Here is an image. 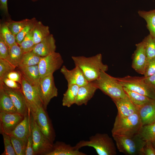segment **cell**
Here are the masks:
<instances>
[{"mask_svg": "<svg viewBox=\"0 0 155 155\" xmlns=\"http://www.w3.org/2000/svg\"><path fill=\"white\" fill-rule=\"evenodd\" d=\"M0 84L11 98L17 112L24 116L28 110V106L25 98L21 89L9 88L2 82Z\"/></svg>", "mask_w": 155, "mask_h": 155, "instance_id": "4fadbf2b", "label": "cell"}, {"mask_svg": "<svg viewBox=\"0 0 155 155\" xmlns=\"http://www.w3.org/2000/svg\"><path fill=\"white\" fill-rule=\"evenodd\" d=\"M154 73H155V57L148 60L144 75L145 77H147Z\"/></svg>", "mask_w": 155, "mask_h": 155, "instance_id": "ab89813d", "label": "cell"}, {"mask_svg": "<svg viewBox=\"0 0 155 155\" xmlns=\"http://www.w3.org/2000/svg\"><path fill=\"white\" fill-rule=\"evenodd\" d=\"M25 155H34L33 149V139L31 130L27 142Z\"/></svg>", "mask_w": 155, "mask_h": 155, "instance_id": "ee69618b", "label": "cell"}, {"mask_svg": "<svg viewBox=\"0 0 155 155\" xmlns=\"http://www.w3.org/2000/svg\"><path fill=\"white\" fill-rule=\"evenodd\" d=\"M31 0L32 1L35 2V1H36L39 0Z\"/></svg>", "mask_w": 155, "mask_h": 155, "instance_id": "c3c4849f", "label": "cell"}, {"mask_svg": "<svg viewBox=\"0 0 155 155\" xmlns=\"http://www.w3.org/2000/svg\"><path fill=\"white\" fill-rule=\"evenodd\" d=\"M123 88L127 96L137 107L153 100L145 95L130 90L126 88L123 87Z\"/></svg>", "mask_w": 155, "mask_h": 155, "instance_id": "83f0119b", "label": "cell"}, {"mask_svg": "<svg viewBox=\"0 0 155 155\" xmlns=\"http://www.w3.org/2000/svg\"><path fill=\"white\" fill-rule=\"evenodd\" d=\"M79 149L88 146L93 148L99 155H115L116 148L112 138L105 133H97L89 138L88 140L80 141L75 146Z\"/></svg>", "mask_w": 155, "mask_h": 155, "instance_id": "3957f363", "label": "cell"}, {"mask_svg": "<svg viewBox=\"0 0 155 155\" xmlns=\"http://www.w3.org/2000/svg\"><path fill=\"white\" fill-rule=\"evenodd\" d=\"M63 63L60 54L55 52L41 57L38 65L40 78L53 74L61 67Z\"/></svg>", "mask_w": 155, "mask_h": 155, "instance_id": "9c48e42d", "label": "cell"}, {"mask_svg": "<svg viewBox=\"0 0 155 155\" xmlns=\"http://www.w3.org/2000/svg\"><path fill=\"white\" fill-rule=\"evenodd\" d=\"M139 155H155V149L151 141H145L140 150Z\"/></svg>", "mask_w": 155, "mask_h": 155, "instance_id": "f35d334b", "label": "cell"}, {"mask_svg": "<svg viewBox=\"0 0 155 155\" xmlns=\"http://www.w3.org/2000/svg\"><path fill=\"white\" fill-rule=\"evenodd\" d=\"M31 124L34 155H46L52 150L53 143L45 137L40 129L31 112Z\"/></svg>", "mask_w": 155, "mask_h": 155, "instance_id": "5b68a950", "label": "cell"}, {"mask_svg": "<svg viewBox=\"0 0 155 155\" xmlns=\"http://www.w3.org/2000/svg\"><path fill=\"white\" fill-rule=\"evenodd\" d=\"M154 9L155 10V9Z\"/></svg>", "mask_w": 155, "mask_h": 155, "instance_id": "681fc988", "label": "cell"}, {"mask_svg": "<svg viewBox=\"0 0 155 155\" xmlns=\"http://www.w3.org/2000/svg\"><path fill=\"white\" fill-rule=\"evenodd\" d=\"M33 40L35 45L50 34L49 27L37 20L32 28Z\"/></svg>", "mask_w": 155, "mask_h": 155, "instance_id": "cb8c5ba5", "label": "cell"}, {"mask_svg": "<svg viewBox=\"0 0 155 155\" xmlns=\"http://www.w3.org/2000/svg\"><path fill=\"white\" fill-rule=\"evenodd\" d=\"M138 13L146 21L150 34L155 38V10L148 11L139 10Z\"/></svg>", "mask_w": 155, "mask_h": 155, "instance_id": "4316f807", "label": "cell"}, {"mask_svg": "<svg viewBox=\"0 0 155 155\" xmlns=\"http://www.w3.org/2000/svg\"><path fill=\"white\" fill-rule=\"evenodd\" d=\"M0 37L9 47L16 43V36L10 31L5 22L0 25Z\"/></svg>", "mask_w": 155, "mask_h": 155, "instance_id": "4dcf8cb0", "label": "cell"}, {"mask_svg": "<svg viewBox=\"0 0 155 155\" xmlns=\"http://www.w3.org/2000/svg\"></svg>", "mask_w": 155, "mask_h": 155, "instance_id": "f907efd6", "label": "cell"}, {"mask_svg": "<svg viewBox=\"0 0 155 155\" xmlns=\"http://www.w3.org/2000/svg\"><path fill=\"white\" fill-rule=\"evenodd\" d=\"M7 87L15 89H21V86L18 83L11 80L7 77L0 80Z\"/></svg>", "mask_w": 155, "mask_h": 155, "instance_id": "b9f144b4", "label": "cell"}, {"mask_svg": "<svg viewBox=\"0 0 155 155\" xmlns=\"http://www.w3.org/2000/svg\"><path fill=\"white\" fill-rule=\"evenodd\" d=\"M10 47L0 37V59H6L9 53Z\"/></svg>", "mask_w": 155, "mask_h": 155, "instance_id": "60d3db41", "label": "cell"}, {"mask_svg": "<svg viewBox=\"0 0 155 155\" xmlns=\"http://www.w3.org/2000/svg\"><path fill=\"white\" fill-rule=\"evenodd\" d=\"M6 77L11 80L18 83L21 85L22 75L20 71L14 70L11 71L7 74Z\"/></svg>", "mask_w": 155, "mask_h": 155, "instance_id": "7bdbcfd3", "label": "cell"}, {"mask_svg": "<svg viewBox=\"0 0 155 155\" xmlns=\"http://www.w3.org/2000/svg\"><path fill=\"white\" fill-rule=\"evenodd\" d=\"M36 21L35 18H32L30 22L16 36V41L18 45H20L25 36L33 28Z\"/></svg>", "mask_w": 155, "mask_h": 155, "instance_id": "74e56055", "label": "cell"}, {"mask_svg": "<svg viewBox=\"0 0 155 155\" xmlns=\"http://www.w3.org/2000/svg\"><path fill=\"white\" fill-rule=\"evenodd\" d=\"M92 82L98 89L112 99L124 98L127 96L123 87L116 78L111 76L106 72L101 71L99 78Z\"/></svg>", "mask_w": 155, "mask_h": 155, "instance_id": "277c9868", "label": "cell"}, {"mask_svg": "<svg viewBox=\"0 0 155 155\" xmlns=\"http://www.w3.org/2000/svg\"><path fill=\"white\" fill-rule=\"evenodd\" d=\"M144 44L148 60L155 57V38L150 34L142 41Z\"/></svg>", "mask_w": 155, "mask_h": 155, "instance_id": "d6a6232c", "label": "cell"}, {"mask_svg": "<svg viewBox=\"0 0 155 155\" xmlns=\"http://www.w3.org/2000/svg\"><path fill=\"white\" fill-rule=\"evenodd\" d=\"M87 154L70 144L60 142L53 144L52 150L46 155H86Z\"/></svg>", "mask_w": 155, "mask_h": 155, "instance_id": "44dd1931", "label": "cell"}, {"mask_svg": "<svg viewBox=\"0 0 155 155\" xmlns=\"http://www.w3.org/2000/svg\"><path fill=\"white\" fill-rule=\"evenodd\" d=\"M16 68L6 59H0V80L6 77L9 73L14 71Z\"/></svg>", "mask_w": 155, "mask_h": 155, "instance_id": "8d00e7d4", "label": "cell"}, {"mask_svg": "<svg viewBox=\"0 0 155 155\" xmlns=\"http://www.w3.org/2000/svg\"><path fill=\"white\" fill-rule=\"evenodd\" d=\"M24 53L16 43L10 47L9 54L6 59L15 67H18Z\"/></svg>", "mask_w": 155, "mask_h": 155, "instance_id": "d4e9b609", "label": "cell"}, {"mask_svg": "<svg viewBox=\"0 0 155 155\" xmlns=\"http://www.w3.org/2000/svg\"><path fill=\"white\" fill-rule=\"evenodd\" d=\"M41 57L32 50L25 53L23 55L19 67L30 66L38 65Z\"/></svg>", "mask_w": 155, "mask_h": 155, "instance_id": "f1b7e54d", "label": "cell"}, {"mask_svg": "<svg viewBox=\"0 0 155 155\" xmlns=\"http://www.w3.org/2000/svg\"><path fill=\"white\" fill-rule=\"evenodd\" d=\"M37 89L43 107L46 110L51 99L57 97L58 94L53 74L41 78Z\"/></svg>", "mask_w": 155, "mask_h": 155, "instance_id": "ba28073f", "label": "cell"}, {"mask_svg": "<svg viewBox=\"0 0 155 155\" xmlns=\"http://www.w3.org/2000/svg\"><path fill=\"white\" fill-rule=\"evenodd\" d=\"M10 135L16 155H25L26 143L21 139Z\"/></svg>", "mask_w": 155, "mask_h": 155, "instance_id": "e575fe53", "label": "cell"}, {"mask_svg": "<svg viewBox=\"0 0 155 155\" xmlns=\"http://www.w3.org/2000/svg\"><path fill=\"white\" fill-rule=\"evenodd\" d=\"M98 89L92 82L80 86L75 104L78 106L86 105Z\"/></svg>", "mask_w": 155, "mask_h": 155, "instance_id": "d6986e66", "label": "cell"}, {"mask_svg": "<svg viewBox=\"0 0 155 155\" xmlns=\"http://www.w3.org/2000/svg\"><path fill=\"white\" fill-rule=\"evenodd\" d=\"M35 45L33 40L32 28L24 37L19 46L25 53L32 50Z\"/></svg>", "mask_w": 155, "mask_h": 155, "instance_id": "836d02e7", "label": "cell"}, {"mask_svg": "<svg viewBox=\"0 0 155 155\" xmlns=\"http://www.w3.org/2000/svg\"><path fill=\"white\" fill-rule=\"evenodd\" d=\"M24 116L18 113L0 111V132L10 135L24 119Z\"/></svg>", "mask_w": 155, "mask_h": 155, "instance_id": "7c38bea8", "label": "cell"}, {"mask_svg": "<svg viewBox=\"0 0 155 155\" xmlns=\"http://www.w3.org/2000/svg\"><path fill=\"white\" fill-rule=\"evenodd\" d=\"M60 71L67 81V86L76 85L80 87L88 82L83 71L78 66H75L73 69L69 70L63 65L61 68Z\"/></svg>", "mask_w": 155, "mask_h": 155, "instance_id": "9a60e30c", "label": "cell"}, {"mask_svg": "<svg viewBox=\"0 0 155 155\" xmlns=\"http://www.w3.org/2000/svg\"><path fill=\"white\" fill-rule=\"evenodd\" d=\"M67 86V90L63 94L62 104L63 106L69 107L75 104L79 86L76 85Z\"/></svg>", "mask_w": 155, "mask_h": 155, "instance_id": "484cf974", "label": "cell"}, {"mask_svg": "<svg viewBox=\"0 0 155 155\" xmlns=\"http://www.w3.org/2000/svg\"><path fill=\"white\" fill-rule=\"evenodd\" d=\"M31 113L42 133L51 142L53 143L55 137V133L46 110L41 106L38 108L35 112Z\"/></svg>", "mask_w": 155, "mask_h": 155, "instance_id": "30bf717a", "label": "cell"}, {"mask_svg": "<svg viewBox=\"0 0 155 155\" xmlns=\"http://www.w3.org/2000/svg\"><path fill=\"white\" fill-rule=\"evenodd\" d=\"M142 126L138 112L126 117L117 115L111 130L112 135L133 136L138 134Z\"/></svg>", "mask_w": 155, "mask_h": 155, "instance_id": "7a4b0ae2", "label": "cell"}, {"mask_svg": "<svg viewBox=\"0 0 155 155\" xmlns=\"http://www.w3.org/2000/svg\"><path fill=\"white\" fill-rule=\"evenodd\" d=\"M143 126L155 123V100L138 107Z\"/></svg>", "mask_w": 155, "mask_h": 155, "instance_id": "ffe728a7", "label": "cell"}, {"mask_svg": "<svg viewBox=\"0 0 155 155\" xmlns=\"http://www.w3.org/2000/svg\"><path fill=\"white\" fill-rule=\"evenodd\" d=\"M55 40L52 34H50L40 42L36 44L32 50L41 57H44L55 52Z\"/></svg>", "mask_w": 155, "mask_h": 155, "instance_id": "ac0fdd59", "label": "cell"}, {"mask_svg": "<svg viewBox=\"0 0 155 155\" xmlns=\"http://www.w3.org/2000/svg\"><path fill=\"white\" fill-rule=\"evenodd\" d=\"M136 49L132 56V67L137 73L144 75L148 59L142 41L136 44Z\"/></svg>", "mask_w": 155, "mask_h": 155, "instance_id": "5bb4252c", "label": "cell"}, {"mask_svg": "<svg viewBox=\"0 0 155 155\" xmlns=\"http://www.w3.org/2000/svg\"><path fill=\"white\" fill-rule=\"evenodd\" d=\"M117 108V114L121 117L131 115L138 112V108L127 96L125 98L112 99Z\"/></svg>", "mask_w": 155, "mask_h": 155, "instance_id": "e0dca14e", "label": "cell"}, {"mask_svg": "<svg viewBox=\"0 0 155 155\" xmlns=\"http://www.w3.org/2000/svg\"><path fill=\"white\" fill-rule=\"evenodd\" d=\"M112 136L118 150L127 155L139 154L140 150L145 142L138 134L133 136L117 135Z\"/></svg>", "mask_w": 155, "mask_h": 155, "instance_id": "52a82bcc", "label": "cell"}, {"mask_svg": "<svg viewBox=\"0 0 155 155\" xmlns=\"http://www.w3.org/2000/svg\"><path fill=\"white\" fill-rule=\"evenodd\" d=\"M2 135L4 146V150L1 155H16L14 150L9 135L3 132H0Z\"/></svg>", "mask_w": 155, "mask_h": 155, "instance_id": "d590c367", "label": "cell"}, {"mask_svg": "<svg viewBox=\"0 0 155 155\" xmlns=\"http://www.w3.org/2000/svg\"><path fill=\"white\" fill-rule=\"evenodd\" d=\"M116 78L123 87L155 100V91L146 83L144 76L141 77L128 75Z\"/></svg>", "mask_w": 155, "mask_h": 155, "instance_id": "8992f818", "label": "cell"}, {"mask_svg": "<svg viewBox=\"0 0 155 155\" xmlns=\"http://www.w3.org/2000/svg\"><path fill=\"white\" fill-rule=\"evenodd\" d=\"M0 111L18 113L11 98L0 84Z\"/></svg>", "mask_w": 155, "mask_h": 155, "instance_id": "603a6c76", "label": "cell"}, {"mask_svg": "<svg viewBox=\"0 0 155 155\" xmlns=\"http://www.w3.org/2000/svg\"><path fill=\"white\" fill-rule=\"evenodd\" d=\"M31 111L28 108L27 112L24 115V119L9 135L21 139L27 143L31 130Z\"/></svg>", "mask_w": 155, "mask_h": 155, "instance_id": "2e32d148", "label": "cell"}, {"mask_svg": "<svg viewBox=\"0 0 155 155\" xmlns=\"http://www.w3.org/2000/svg\"><path fill=\"white\" fill-rule=\"evenodd\" d=\"M138 135L143 140L152 141L155 140V123L143 126Z\"/></svg>", "mask_w": 155, "mask_h": 155, "instance_id": "1f68e13d", "label": "cell"}, {"mask_svg": "<svg viewBox=\"0 0 155 155\" xmlns=\"http://www.w3.org/2000/svg\"><path fill=\"white\" fill-rule=\"evenodd\" d=\"M7 0H0V8L7 17H9L7 6Z\"/></svg>", "mask_w": 155, "mask_h": 155, "instance_id": "bcb514c9", "label": "cell"}, {"mask_svg": "<svg viewBox=\"0 0 155 155\" xmlns=\"http://www.w3.org/2000/svg\"><path fill=\"white\" fill-rule=\"evenodd\" d=\"M152 144L153 147L155 149V140H154L152 141Z\"/></svg>", "mask_w": 155, "mask_h": 155, "instance_id": "7dc6e473", "label": "cell"}, {"mask_svg": "<svg viewBox=\"0 0 155 155\" xmlns=\"http://www.w3.org/2000/svg\"><path fill=\"white\" fill-rule=\"evenodd\" d=\"M21 90L25 98L28 108L32 113L39 107L43 106L36 87L29 83L22 76Z\"/></svg>", "mask_w": 155, "mask_h": 155, "instance_id": "8fae6325", "label": "cell"}, {"mask_svg": "<svg viewBox=\"0 0 155 155\" xmlns=\"http://www.w3.org/2000/svg\"><path fill=\"white\" fill-rule=\"evenodd\" d=\"M71 58L75 66L82 69L88 82L96 80L99 78L101 71L106 72L108 70V65L102 62L101 54L89 57L73 56Z\"/></svg>", "mask_w": 155, "mask_h": 155, "instance_id": "6da1fadb", "label": "cell"}, {"mask_svg": "<svg viewBox=\"0 0 155 155\" xmlns=\"http://www.w3.org/2000/svg\"><path fill=\"white\" fill-rule=\"evenodd\" d=\"M18 67L23 78L37 89L41 78L38 65Z\"/></svg>", "mask_w": 155, "mask_h": 155, "instance_id": "7402d4cb", "label": "cell"}, {"mask_svg": "<svg viewBox=\"0 0 155 155\" xmlns=\"http://www.w3.org/2000/svg\"><path fill=\"white\" fill-rule=\"evenodd\" d=\"M31 19H25L19 21L9 19L5 22L10 31L16 36L31 21Z\"/></svg>", "mask_w": 155, "mask_h": 155, "instance_id": "f546056e", "label": "cell"}, {"mask_svg": "<svg viewBox=\"0 0 155 155\" xmlns=\"http://www.w3.org/2000/svg\"><path fill=\"white\" fill-rule=\"evenodd\" d=\"M144 81L150 87L155 91V73L148 77H144Z\"/></svg>", "mask_w": 155, "mask_h": 155, "instance_id": "f6af8a7d", "label": "cell"}]
</instances>
